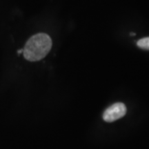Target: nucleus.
I'll return each instance as SVG.
<instances>
[{"label": "nucleus", "mask_w": 149, "mask_h": 149, "mask_svg": "<svg viewBox=\"0 0 149 149\" xmlns=\"http://www.w3.org/2000/svg\"><path fill=\"white\" fill-rule=\"evenodd\" d=\"M51 47V37L45 33H38L28 40L23 49V54L30 61H40L48 55Z\"/></svg>", "instance_id": "1"}, {"label": "nucleus", "mask_w": 149, "mask_h": 149, "mask_svg": "<svg viewBox=\"0 0 149 149\" xmlns=\"http://www.w3.org/2000/svg\"><path fill=\"white\" fill-rule=\"evenodd\" d=\"M126 106L123 103H115L109 107L103 114V119L107 122H113L119 119L122 118L126 115Z\"/></svg>", "instance_id": "2"}, {"label": "nucleus", "mask_w": 149, "mask_h": 149, "mask_svg": "<svg viewBox=\"0 0 149 149\" xmlns=\"http://www.w3.org/2000/svg\"><path fill=\"white\" fill-rule=\"evenodd\" d=\"M137 45L141 49L149 51V37L139 40L137 43Z\"/></svg>", "instance_id": "3"}, {"label": "nucleus", "mask_w": 149, "mask_h": 149, "mask_svg": "<svg viewBox=\"0 0 149 149\" xmlns=\"http://www.w3.org/2000/svg\"><path fill=\"white\" fill-rule=\"evenodd\" d=\"M17 53H18L19 54H20V53H23V49H21V50H19V51H17Z\"/></svg>", "instance_id": "4"}, {"label": "nucleus", "mask_w": 149, "mask_h": 149, "mask_svg": "<svg viewBox=\"0 0 149 149\" xmlns=\"http://www.w3.org/2000/svg\"><path fill=\"white\" fill-rule=\"evenodd\" d=\"M130 35H135V33H130Z\"/></svg>", "instance_id": "5"}]
</instances>
